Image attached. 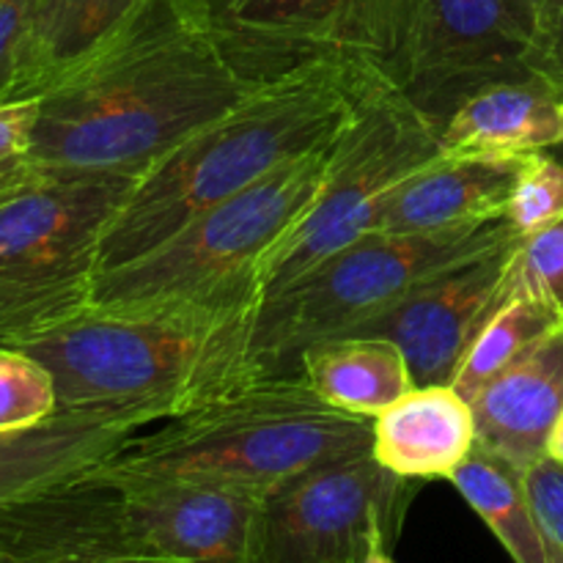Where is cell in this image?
I'll use <instances>...</instances> for the list:
<instances>
[{
  "label": "cell",
  "instance_id": "cell-1",
  "mask_svg": "<svg viewBox=\"0 0 563 563\" xmlns=\"http://www.w3.org/2000/svg\"><path fill=\"white\" fill-rule=\"evenodd\" d=\"M256 88L225 58L198 0H143L38 97L33 163L53 179H137Z\"/></svg>",
  "mask_w": 563,
  "mask_h": 563
},
{
  "label": "cell",
  "instance_id": "cell-2",
  "mask_svg": "<svg viewBox=\"0 0 563 563\" xmlns=\"http://www.w3.org/2000/svg\"><path fill=\"white\" fill-rule=\"evenodd\" d=\"M377 82L333 60L264 82L132 181L99 242V273L148 253L278 165L328 148Z\"/></svg>",
  "mask_w": 563,
  "mask_h": 563
},
{
  "label": "cell",
  "instance_id": "cell-3",
  "mask_svg": "<svg viewBox=\"0 0 563 563\" xmlns=\"http://www.w3.org/2000/svg\"><path fill=\"white\" fill-rule=\"evenodd\" d=\"M258 500L220 484L126 476L102 462L0 511V550L16 563H247Z\"/></svg>",
  "mask_w": 563,
  "mask_h": 563
},
{
  "label": "cell",
  "instance_id": "cell-4",
  "mask_svg": "<svg viewBox=\"0 0 563 563\" xmlns=\"http://www.w3.org/2000/svg\"><path fill=\"white\" fill-rule=\"evenodd\" d=\"M253 319L119 317L86 308L16 350L49 368L60 410L113 412L146 429L258 377Z\"/></svg>",
  "mask_w": 563,
  "mask_h": 563
},
{
  "label": "cell",
  "instance_id": "cell-5",
  "mask_svg": "<svg viewBox=\"0 0 563 563\" xmlns=\"http://www.w3.org/2000/svg\"><path fill=\"white\" fill-rule=\"evenodd\" d=\"M372 418L324 405L300 374L253 377L196 410L132 434L104 467L264 495L328 462L372 451Z\"/></svg>",
  "mask_w": 563,
  "mask_h": 563
},
{
  "label": "cell",
  "instance_id": "cell-6",
  "mask_svg": "<svg viewBox=\"0 0 563 563\" xmlns=\"http://www.w3.org/2000/svg\"><path fill=\"white\" fill-rule=\"evenodd\" d=\"M330 148L278 165L143 256L102 269L88 308L119 317L256 313L264 262L317 201Z\"/></svg>",
  "mask_w": 563,
  "mask_h": 563
},
{
  "label": "cell",
  "instance_id": "cell-7",
  "mask_svg": "<svg viewBox=\"0 0 563 563\" xmlns=\"http://www.w3.org/2000/svg\"><path fill=\"white\" fill-rule=\"evenodd\" d=\"M517 231L506 218L440 234H366L258 306L251 335L253 372L291 377L306 346L350 335L423 278Z\"/></svg>",
  "mask_w": 563,
  "mask_h": 563
},
{
  "label": "cell",
  "instance_id": "cell-8",
  "mask_svg": "<svg viewBox=\"0 0 563 563\" xmlns=\"http://www.w3.org/2000/svg\"><path fill=\"white\" fill-rule=\"evenodd\" d=\"M135 176H42L0 201V346L91 306L99 242Z\"/></svg>",
  "mask_w": 563,
  "mask_h": 563
},
{
  "label": "cell",
  "instance_id": "cell-9",
  "mask_svg": "<svg viewBox=\"0 0 563 563\" xmlns=\"http://www.w3.org/2000/svg\"><path fill=\"white\" fill-rule=\"evenodd\" d=\"M440 154V126L379 80L333 141L317 201L264 262V300L333 253L374 234L396 187Z\"/></svg>",
  "mask_w": 563,
  "mask_h": 563
},
{
  "label": "cell",
  "instance_id": "cell-10",
  "mask_svg": "<svg viewBox=\"0 0 563 563\" xmlns=\"http://www.w3.org/2000/svg\"><path fill=\"white\" fill-rule=\"evenodd\" d=\"M533 22L515 0H396L379 80L443 126L482 88L531 69Z\"/></svg>",
  "mask_w": 563,
  "mask_h": 563
},
{
  "label": "cell",
  "instance_id": "cell-11",
  "mask_svg": "<svg viewBox=\"0 0 563 563\" xmlns=\"http://www.w3.org/2000/svg\"><path fill=\"white\" fill-rule=\"evenodd\" d=\"M412 489L372 451L300 473L258 500L247 563H361L374 533L399 539Z\"/></svg>",
  "mask_w": 563,
  "mask_h": 563
},
{
  "label": "cell",
  "instance_id": "cell-12",
  "mask_svg": "<svg viewBox=\"0 0 563 563\" xmlns=\"http://www.w3.org/2000/svg\"><path fill=\"white\" fill-rule=\"evenodd\" d=\"M225 58L264 86L302 66L350 64L379 77L396 0H198Z\"/></svg>",
  "mask_w": 563,
  "mask_h": 563
},
{
  "label": "cell",
  "instance_id": "cell-13",
  "mask_svg": "<svg viewBox=\"0 0 563 563\" xmlns=\"http://www.w3.org/2000/svg\"><path fill=\"white\" fill-rule=\"evenodd\" d=\"M522 236L438 269L350 335L388 339L405 352L416 385H451L484 324L509 300V273Z\"/></svg>",
  "mask_w": 563,
  "mask_h": 563
},
{
  "label": "cell",
  "instance_id": "cell-14",
  "mask_svg": "<svg viewBox=\"0 0 563 563\" xmlns=\"http://www.w3.org/2000/svg\"><path fill=\"white\" fill-rule=\"evenodd\" d=\"M520 157L440 154L401 181L379 212L383 234H440L506 218Z\"/></svg>",
  "mask_w": 563,
  "mask_h": 563
},
{
  "label": "cell",
  "instance_id": "cell-15",
  "mask_svg": "<svg viewBox=\"0 0 563 563\" xmlns=\"http://www.w3.org/2000/svg\"><path fill=\"white\" fill-rule=\"evenodd\" d=\"M471 407L478 449L517 471L542 460L563 407V322L500 372Z\"/></svg>",
  "mask_w": 563,
  "mask_h": 563
},
{
  "label": "cell",
  "instance_id": "cell-16",
  "mask_svg": "<svg viewBox=\"0 0 563 563\" xmlns=\"http://www.w3.org/2000/svg\"><path fill=\"white\" fill-rule=\"evenodd\" d=\"M141 423L113 412L58 410L31 429L0 434V511L108 462Z\"/></svg>",
  "mask_w": 563,
  "mask_h": 563
},
{
  "label": "cell",
  "instance_id": "cell-17",
  "mask_svg": "<svg viewBox=\"0 0 563 563\" xmlns=\"http://www.w3.org/2000/svg\"><path fill=\"white\" fill-rule=\"evenodd\" d=\"M372 429V456L405 482H451L476 449V416L454 385H416Z\"/></svg>",
  "mask_w": 563,
  "mask_h": 563
},
{
  "label": "cell",
  "instance_id": "cell-18",
  "mask_svg": "<svg viewBox=\"0 0 563 563\" xmlns=\"http://www.w3.org/2000/svg\"><path fill=\"white\" fill-rule=\"evenodd\" d=\"M563 146V93L542 77H515L467 97L440 126L451 157H526Z\"/></svg>",
  "mask_w": 563,
  "mask_h": 563
},
{
  "label": "cell",
  "instance_id": "cell-19",
  "mask_svg": "<svg viewBox=\"0 0 563 563\" xmlns=\"http://www.w3.org/2000/svg\"><path fill=\"white\" fill-rule=\"evenodd\" d=\"M143 0H36L9 99H38L91 58Z\"/></svg>",
  "mask_w": 563,
  "mask_h": 563
},
{
  "label": "cell",
  "instance_id": "cell-20",
  "mask_svg": "<svg viewBox=\"0 0 563 563\" xmlns=\"http://www.w3.org/2000/svg\"><path fill=\"white\" fill-rule=\"evenodd\" d=\"M297 374L324 405L372 421L416 388L405 352L377 335L317 341L302 350Z\"/></svg>",
  "mask_w": 563,
  "mask_h": 563
},
{
  "label": "cell",
  "instance_id": "cell-21",
  "mask_svg": "<svg viewBox=\"0 0 563 563\" xmlns=\"http://www.w3.org/2000/svg\"><path fill=\"white\" fill-rule=\"evenodd\" d=\"M465 504L482 517L493 537L504 544L515 563H563V555L542 531L531 498L526 493L522 471L484 449L462 462L451 478Z\"/></svg>",
  "mask_w": 563,
  "mask_h": 563
},
{
  "label": "cell",
  "instance_id": "cell-22",
  "mask_svg": "<svg viewBox=\"0 0 563 563\" xmlns=\"http://www.w3.org/2000/svg\"><path fill=\"white\" fill-rule=\"evenodd\" d=\"M561 322L563 311L553 302L539 297H509L473 341L451 385L473 401L500 372H506Z\"/></svg>",
  "mask_w": 563,
  "mask_h": 563
},
{
  "label": "cell",
  "instance_id": "cell-23",
  "mask_svg": "<svg viewBox=\"0 0 563 563\" xmlns=\"http://www.w3.org/2000/svg\"><path fill=\"white\" fill-rule=\"evenodd\" d=\"M58 410L49 368L31 352L0 346V434L36 427Z\"/></svg>",
  "mask_w": 563,
  "mask_h": 563
},
{
  "label": "cell",
  "instance_id": "cell-24",
  "mask_svg": "<svg viewBox=\"0 0 563 563\" xmlns=\"http://www.w3.org/2000/svg\"><path fill=\"white\" fill-rule=\"evenodd\" d=\"M563 218V159L555 152L520 157L506 220L528 240Z\"/></svg>",
  "mask_w": 563,
  "mask_h": 563
},
{
  "label": "cell",
  "instance_id": "cell-25",
  "mask_svg": "<svg viewBox=\"0 0 563 563\" xmlns=\"http://www.w3.org/2000/svg\"><path fill=\"white\" fill-rule=\"evenodd\" d=\"M509 297H539L563 311V218L520 240L509 273Z\"/></svg>",
  "mask_w": 563,
  "mask_h": 563
},
{
  "label": "cell",
  "instance_id": "cell-26",
  "mask_svg": "<svg viewBox=\"0 0 563 563\" xmlns=\"http://www.w3.org/2000/svg\"><path fill=\"white\" fill-rule=\"evenodd\" d=\"M38 99L0 102V201L42 179L33 163Z\"/></svg>",
  "mask_w": 563,
  "mask_h": 563
},
{
  "label": "cell",
  "instance_id": "cell-27",
  "mask_svg": "<svg viewBox=\"0 0 563 563\" xmlns=\"http://www.w3.org/2000/svg\"><path fill=\"white\" fill-rule=\"evenodd\" d=\"M522 482L542 531L563 555V467L550 456H542L522 471Z\"/></svg>",
  "mask_w": 563,
  "mask_h": 563
},
{
  "label": "cell",
  "instance_id": "cell-28",
  "mask_svg": "<svg viewBox=\"0 0 563 563\" xmlns=\"http://www.w3.org/2000/svg\"><path fill=\"white\" fill-rule=\"evenodd\" d=\"M531 69L563 93V0H539L533 16Z\"/></svg>",
  "mask_w": 563,
  "mask_h": 563
},
{
  "label": "cell",
  "instance_id": "cell-29",
  "mask_svg": "<svg viewBox=\"0 0 563 563\" xmlns=\"http://www.w3.org/2000/svg\"><path fill=\"white\" fill-rule=\"evenodd\" d=\"M36 0H0V102H9Z\"/></svg>",
  "mask_w": 563,
  "mask_h": 563
},
{
  "label": "cell",
  "instance_id": "cell-30",
  "mask_svg": "<svg viewBox=\"0 0 563 563\" xmlns=\"http://www.w3.org/2000/svg\"><path fill=\"white\" fill-rule=\"evenodd\" d=\"M394 544H396V539L388 537V533H385V531L374 533L372 544H368V550H366V553H363L361 563H396V559H394Z\"/></svg>",
  "mask_w": 563,
  "mask_h": 563
},
{
  "label": "cell",
  "instance_id": "cell-31",
  "mask_svg": "<svg viewBox=\"0 0 563 563\" xmlns=\"http://www.w3.org/2000/svg\"><path fill=\"white\" fill-rule=\"evenodd\" d=\"M544 456H550L553 462H559L563 467V407L555 418L553 429H550V438H548V449H544Z\"/></svg>",
  "mask_w": 563,
  "mask_h": 563
},
{
  "label": "cell",
  "instance_id": "cell-32",
  "mask_svg": "<svg viewBox=\"0 0 563 563\" xmlns=\"http://www.w3.org/2000/svg\"><path fill=\"white\" fill-rule=\"evenodd\" d=\"M93 563H179V561H165V559H108V561H93Z\"/></svg>",
  "mask_w": 563,
  "mask_h": 563
},
{
  "label": "cell",
  "instance_id": "cell-33",
  "mask_svg": "<svg viewBox=\"0 0 563 563\" xmlns=\"http://www.w3.org/2000/svg\"><path fill=\"white\" fill-rule=\"evenodd\" d=\"M517 5H520L522 11H526L528 16H531V22H533V16H537V5H539V0H515Z\"/></svg>",
  "mask_w": 563,
  "mask_h": 563
},
{
  "label": "cell",
  "instance_id": "cell-34",
  "mask_svg": "<svg viewBox=\"0 0 563 563\" xmlns=\"http://www.w3.org/2000/svg\"><path fill=\"white\" fill-rule=\"evenodd\" d=\"M0 563H16L14 559H11L9 553H3V550H0Z\"/></svg>",
  "mask_w": 563,
  "mask_h": 563
},
{
  "label": "cell",
  "instance_id": "cell-35",
  "mask_svg": "<svg viewBox=\"0 0 563 563\" xmlns=\"http://www.w3.org/2000/svg\"><path fill=\"white\" fill-rule=\"evenodd\" d=\"M553 152H555V154H559V157L563 159V146H559V148H553Z\"/></svg>",
  "mask_w": 563,
  "mask_h": 563
}]
</instances>
